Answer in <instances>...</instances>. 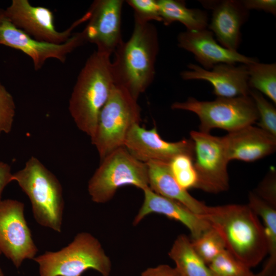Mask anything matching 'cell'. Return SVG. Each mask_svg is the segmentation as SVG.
Returning <instances> with one entry per match:
<instances>
[{
	"label": "cell",
	"mask_w": 276,
	"mask_h": 276,
	"mask_svg": "<svg viewBox=\"0 0 276 276\" xmlns=\"http://www.w3.org/2000/svg\"><path fill=\"white\" fill-rule=\"evenodd\" d=\"M201 216L220 234L226 249L250 268L267 255L263 225L248 204L207 206Z\"/></svg>",
	"instance_id": "obj_1"
},
{
	"label": "cell",
	"mask_w": 276,
	"mask_h": 276,
	"mask_svg": "<svg viewBox=\"0 0 276 276\" xmlns=\"http://www.w3.org/2000/svg\"><path fill=\"white\" fill-rule=\"evenodd\" d=\"M158 50L155 26L134 18L130 37L123 41L114 52L111 69L114 84L125 88L137 100L154 80Z\"/></svg>",
	"instance_id": "obj_2"
},
{
	"label": "cell",
	"mask_w": 276,
	"mask_h": 276,
	"mask_svg": "<svg viewBox=\"0 0 276 276\" xmlns=\"http://www.w3.org/2000/svg\"><path fill=\"white\" fill-rule=\"evenodd\" d=\"M110 57L97 51L89 57L78 76L69 100L68 109L75 123L90 138L114 84Z\"/></svg>",
	"instance_id": "obj_3"
},
{
	"label": "cell",
	"mask_w": 276,
	"mask_h": 276,
	"mask_svg": "<svg viewBox=\"0 0 276 276\" xmlns=\"http://www.w3.org/2000/svg\"><path fill=\"white\" fill-rule=\"evenodd\" d=\"M12 181L29 197L36 221L60 233L64 202L62 188L56 176L38 158L31 156L21 169L12 173Z\"/></svg>",
	"instance_id": "obj_4"
},
{
	"label": "cell",
	"mask_w": 276,
	"mask_h": 276,
	"mask_svg": "<svg viewBox=\"0 0 276 276\" xmlns=\"http://www.w3.org/2000/svg\"><path fill=\"white\" fill-rule=\"evenodd\" d=\"M33 260L39 276H81L88 269L109 276L111 270L110 259L100 241L87 232L79 233L61 249L47 251Z\"/></svg>",
	"instance_id": "obj_5"
},
{
	"label": "cell",
	"mask_w": 276,
	"mask_h": 276,
	"mask_svg": "<svg viewBox=\"0 0 276 276\" xmlns=\"http://www.w3.org/2000/svg\"><path fill=\"white\" fill-rule=\"evenodd\" d=\"M141 121L137 100L125 88L114 84L100 113L95 134L90 138L100 159L124 147L128 132Z\"/></svg>",
	"instance_id": "obj_6"
},
{
	"label": "cell",
	"mask_w": 276,
	"mask_h": 276,
	"mask_svg": "<svg viewBox=\"0 0 276 276\" xmlns=\"http://www.w3.org/2000/svg\"><path fill=\"white\" fill-rule=\"evenodd\" d=\"M127 185L142 190L149 188L148 169L146 163L134 158L123 147L101 160L87 189L93 201L104 203L113 197L118 189Z\"/></svg>",
	"instance_id": "obj_7"
},
{
	"label": "cell",
	"mask_w": 276,
	"mask_h": 276,
	"mask_svg": "<svg viewBox=\"0 0 276 276\" xmlns=\"http://www.w3.org/2000/svg\"><path fill=\"white\" fill-rule=\"evenodd\" d=\"M172 109L196 114L200 121L199 131L210 133L219 128L228 132L253 125L259 119L255 104L249 95L234 98H217L213 101H199L189 97L182 102H175Z\"/></svg>",
	"instance_id": "obj_8"
},
{
	"label": "cell",
	"mask_w": 276,
	"mask_h": 276,
	"mask_svg": "<svg viewBox=\"0 0 276 276\" xmlns=\"http://www.w3.org/2000/svg\"><path fill=\"white\" fill-rule=\"evenodd\" d=\"M190 139L194 146V166L198 178L197 189L219 193L229 188L227 158L223 137L192 130Z\"/></svg>",
	"instance_id": "obj_9"
},
{
	"label": "cell",
	"mask_w": 276,
	"mask_h": 276,
	"mask_svg": "<svg viewBox=\"0 0 276 276\" xmlns=\"http://www.w3.org/2000/svg\"><path fill=\"white\" fill-rule=\"evenodd\" d=\"M24 204L17 200L0 201V253L17 268L33 259L38 248L24 214Z\"/></svg>",
	"instance_id": "obj_10"
},
{
	"label": "cell",
	"mask_w": 276,
	"mask_h": 276,
	"mask_svg": "<svg viewBox=\"0 0 276 276\" xmlns=\"http://www.w3.org/2000/svg\"><path fill=\"white\" fill-rule=\"evenodd\" d=\"M4 11L6 17L15 27L32 38L55 44L66 42L73 35V31L87 21L90 16L87 10L66 30L59 32L55 28L53 12L45 7L32 6L28 0H13Z\"/></svg>",
	"instance_id": "obj_11"
},
{
	"label": "cell",
	"mask_w": 276,
	"mask_h": 276,
	"mask_svg": "<svg viewBox=\"0 0 276 276\" xmlns=\"http://www.w3.org/2000/svg\"><path fill=\"white\" fill-rule=\"evenodd\" d=\"M84 42L82 32L74 33L61 44L38 41L15 27L6 17L4 9H0V45L19 50L29 56L36 71L41 69L50 58L64 63L67 55Z\"/></svg>",
	"instance_id": "obj_12"
},
{
	"label": "cell",
	"mask_w": 276,
	"mask_h": 276,
	"mask_svg": "<svg viewBox=\"0 0 276 276\" xmlns=\"http://www.w3.org/2000/svg\"><path fill=\"white\" fill-rule=\"evenodd\" d=\"M124 147L134 158L144 163L169 164L174 157L181 154L194 158V146L191 139L167 142L162 139L156 127L148 130L140 124H134L130 129Z\"/></svg>",
	"instance_id": "obj_13"
},
{
	"label": "cell",
	"mask_w": 276,
	"mask_h": 276,
	"mask_svg": "<svg viewBox=\"0 0 276 276\" xmlns=\"http://www.w3.org/2000/svg\"><path fill=\"white\" fill-rule=\"evenodd\" d=\"M122 0H96L88 11V22L81 32L84 40L95 44L97 51L111 56L123 41L121 35Z\"/></svg>",
	"instance_id": "obj_14"
},
{
	"label": "cell",
	"mask_w": 276,
	"mask_h": 276,
	"mask_svg": "<svg viewBox=\"0 0 276 276\" xmlns=\"http://www.w3.org/2000/svg\"><path fill=\"white\" fill-rule=\"evenodd\" d=\"M189 70L181 72L185 80H200L209 82L213 88V93L217 98H231L249 95L247 65L220 63L211 70H206L197 64L190 63Z\"/></svg>",
	"instance_id": "obj_15"
},
{
	"label": "cell",
	"mask_w": 276,
	"mask_h": 276,
	"mask_svg": "<svg viewBox=\"0 0 276 276\" xmlns=\"http://www.w3.org/2000/svg\"><path fill=\"white\" fill-rule=\"evenodd\" d=\"M177 42L179 48L192 53L202 67L208 70L220 63L248 65L258 61L224 48L215 39L212 32L206 29L180 32Z\"/></svg>",
	"instance_id": "obj_16"
},
{
	"label": "cell",
	"mask_w": 276,
	"mask_h": 276,
	"mask_svg": "<svg viewBox=\"0 0 276 276\" xmlns=\"http://www.w3.org/2000/svg\"><path fill=\"white\" fill-rule=\"evenodd\" d=\"M204 7L212 10L210 30L220 44L237 51L241 41V28L248 17L249 11L242 1L225 0L203 1Z\"/></svg>",
	"instance_id": "obj_17"
},
{
	"label": "cell",
	"mask_w": 276,
	"mask_h": 276,
	"mask_svg": "<svg viewBox=\"0 0 276 276\" xmlns=\"http://www.w3.org/2000/svg\"><path fill=\"white\" fill-rule=\"evenodd\" d=\"M229 162H253L273 153L276 137L260 127L248 125L222 136Z\"/></svg>",
	"instance_id": "obj_18"
},
{
	"label": "cell",
	"mask_w": 276,
	"mask_h": 276,
	"mask_svg": "<svg viewBox=\"0 0 276 276\" xmlns=\"http://www.w3.org/2000/svg\"><path fill=\"white\" fill-rule=\"evenodd\" d=\"M144 199L133 219L137 225L145 217L152 213L159 214L180 222L190 232L192 239L199 237L211 225L200 215L195 214L179 202L160 195L150 188L143 190Z\"/></svg>",
	"instance_id": "obj_19"
},
{
	"label": "cell",
	"mask_w": 276,
	"mask_h": 276,
	"mask_svg": "<svg viewBox=\"0 0 276 276\" xmlns=\"http://www.w3.org/2000/svg\"><path fill=\"white\" fill-rule=\"evenodd\" d=\"M148 166L149 186L156 193L177 201L192 212L202 215L207 205L193 197L188 191L182 189L173 177L169 164L150 162Z\"/></svg>",
	"instance_id": "obj_20"
},
{
	"label": "cell",
	"mask_w": 276,
	"mask_h": 276,
	"mask_svg": "<svg viewBox=\"0 0 276 276\" xmlns=\"http://www.w3.org/2000/svg\"><path fill=\"white\" fill-rule=\"evenodd\" d=\"M248 205L263 220L269 256L264 268L256 276H276V208L254 192L249 194Z\"/></svg>",
	"instance_id": "obj_21"
},
{
	"label": "cell",
	"mask_w": 276,
	"mask_h": 276,
	"mask_svg": "<svg viewBox=\"0 0 276 276\" xmlns=\"http://www.w3.org/2000/svg\"><path fill=\"white\" fill-rule=\"evenodd\" d=\"M157 3L162 21L166 26L178 21L192 31L205 29L209 26L206 12L188 8L184 1L157 0Z\"/></svg>",
	"instance_id": "obj_22"
},
{
	"label": "cell",
	"mask_w": 276,
	"mask_h": 276,
	"mask_svg": "<svg viewBox=\"0 0 276 276\" xmlns=\"http://www.w3.org/2000/svg\"><path fill=\"white\" fill-rule=\"evenodd\" d=\"M168 255L181 276H216L195 252L191 240L185 235L176 238Z\"/></svg>",
	"instance_id": "obj_23"
},
{
	"label": "cell",
	"mask_w": 276,
	"mask_h": 276,
	"mask_svg": "<svg viewBox=\"0 0 276 276\" xmlns=\"http://www.w3.org/2000/svg\"><path fill=\"white\" fill-rule=\"evenodd\" d=\"M247 65L248 86L263 94L276 104V64L261 63L258 61Z\"/></svg>",
	"instance_id": "obj_24"
},
{
	"label": "cell",
	"mask_w": 276,
	"mask_h": 276,
	"mask_svg": "<svg viewBox=\"0 0 276 276\" xmlns=\"http://www.w3.org/2000/svg\"><path fill=\"white\" fill-rule=\"evenodd\" d=\"M191 241L195 252L207 265L226 249L221 236L212 226Z\"/></svg>",
	"instance_id": "obj_25"
},
{
	"label": "cell",
	"mask_w": 276,
	"mask_h": 276,
	"mask_svg": "<svg viewBox=\"0 0 276 276\" xmlns=\"http://www.w3.org/2000/svg\"><path fill=\"white\" fill-rule=\"evenodd\" d=\"M169 166L173 177L182 189L188 191L197 188L198 178L193 158L187 155H178L171 160Z\"/></svg>",
	"instance_id": "obj_26"
},
{
	"label": "cell",
	"mask_w": 276,
	"mask_h": 276,
	"mask_svg": "<svg viewBox=\"0 0 276 276\" xmlns=\"http://www.w3.org/2000/svg\"><path fill=\"white\" fill-rule=\"evenodd\" d=\"M208 266L216 276H256L249 267L236 259L226 249Z\"/></svg>",
	"instance_id": "obj_27"
},
{
	"label": "cell",
	"mask_w": 276,
	"mask_h": 276,
	"mask_svg": "<svg viewBox=\"0 0 276 276\" xmlns=\"http://www.w3.org/2000/svg\"><path fill=\"white\" fill-rule=\"evenodd\" d=\"M249 95L252 99L259 116V127L276 137V109L259 91L250 89Z\"/></svg>",
	"instance_id": "obj_28"
},
{
	"label": "cell",
	"mask_w": 276,
	"mask_h": 276,
	"mask_svg": "<svg viewBox=\"0 0 276 276\" xmlns=\"http://www.w3.org/2000/svg\"><path fill=\"white\" fill-rule=\"evenodd\" d=\"M15 112L14 99L0 81V135L11 131Z\"/></svg>",
	"instance_id": "obj_29"
},
{
	"label": "cell",
	"mask_w": 276,
	"mask_h": 276,
	"mask_svg": "<svg viewBox=\"0 0 276 276\" xmlns=\"http://www.w3.org/2000/svg\"><path fill=\"white\" fill-rule=\"evenodd\" d=\"M128 4L134 10V17L141 21H162L157 0H128Z\"/></svg>",
	"instance_id": "obj_30"
},
{
	"label": "cell",
	"mask_w": 276,
	"mask_h": 276,
	"mask_svg": "<svg viewBox=\"0 0 276 276\" xmlns=\"http://www.w3.org/2000/svg\"><path fill=\"white\" fill-rule=\"evenodd\" d=\"M254 192L258 197L276 208V179L274 170H272L260 183Z\"/></svg>",
	"instance_id": "obj_31"
},
{
	"label": "cell",
	"mask_w": 276,
	"mask_h": 276,
	"mask_svg": "<svg viewBox=\"0 0 276 276\" xmlns=\"http://www.w3.org/2000/svg\"><path fill=\"white\" fill-rule=\"evenodd\" d=\"M244 7L248 10H262L274 15L276 14L275 0H245L241 1Z\"/></svg>",
	"instance_id": "obj_32"
},
{
	"label": "cell",
	"mask_w": 276,
	"mask_h": 276,
	"mask_svg": "<svg viewBox=\"0 0 276 276\" xmlns=\"http://www.w3.org/2000/svg\"><path fill=\"white\" fill-rule=\"evenodd\" d=\"M141 276H181L175 267L168 265L162 264L145 270Z\"/></svg>",
	"instance_id": "obj_33"
},
{
	"label": "cell",
	"mask_w": 276,
	"mask_h": 276,
	"mask_svg": "<svg viewBox=\"0 0 276 276\" xmlns=\"http://www.w3.org/2000/svg\"><path fill=\"white\" fill-rule=\"evenodd\" d=\"M11 166L7 163L0 162V201L5 187L12 181Z\"/></svg>",
	"instance_id": "obj_34"
},
{
	"label": "cell",
	"mask_w": 276,
	"mask_h": 276,
	"mask_svg": "<svg viewBox=\"0 0 276 276\" xmlns=\"http://www.w3.org/2000/svg\"><path fill=\"white\" fill-rule=\"evenodd\" d=\"M0 276H4V272H3V270L1 266V265H0Z\"/></svg>",
	"instance_id": "obj_35"
},
{
	"label": "cell",
	"mask_w": 276,
	"mask_h": 276,
	"mask_svg": "<svg viewBox=\"0 0 276 276\" xmlns=\"http://www.w3.org/2000/svg\"><path fill=\"white\" fill-rule=\"evenodd\" d=\"M0 255H1V253H0Z\"/></svg>",
	"instance_id": "obj_36"
}]
</instances>
